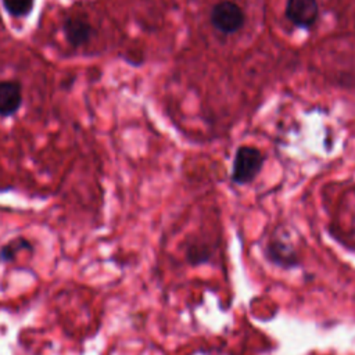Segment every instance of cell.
<instances>
[{
  "mask_svg": "<svg viewBox=\"0 0 355 355\" xmlns=\"http://www.w3.org/2000/svg\"><path fill=\"white\" fill-rule=\"evenodd\" d=\"M263 165L262 153L250 146H241L237 148L233 159L232 179L237 184H247L254 180Z\"/></svg>",
  "mask_w": 355,
  "mask_h": 355,
  "instance_id": "6da1fadb",
  "label": "cell"
},
{
  "mask_svg": "<svg viewBox=\"0 0 355 355\" xmlns=\"http://www.w3.org/2000/svg\"><path fill=\"white\" fill-rule=\"evenodd\" d=\"M245 21V15L240 6L230 0H222L216 3L211 11L212 25L222 33L237 32Z\"/></svg>",
  "mask_w": 355,
  "mask_h": 355,
  "instance_id": "7a4b0ae2",
  "label": "cell"
},
{
  "mask_svg": "<svg viewBox=\"0 0 355 355\" xmlns=\"http://www.w3.org/2000/svg\"><path fill=\"white\" fill-rule=\"evenodd\" d=\"M319 8L316 0H287L286 17L300 28H311L318 19Z\"/></svg>",
  "mask_w": 355,
  "mask_h": 355,
  "instance_id": "3957f363",
  "label": "cell"
},
{
  "mask_svg": "<svg viewBox=\"0 0 355 355\" xmlns=\"http://www.w3.org/2000/svg\"><path fill=\"white\" fill-rule=\"evenodd\" d=\"M22 103L21 85L17 80L0 82V116L14 115Z\"/></svg>",
  "mask_w": 355,
  "mask_h": 355,
  "instance_id": "277c9868",
  "label": "cell"
},
{
  "mask_svg": "<svg viewBox=\"0 0 355 355\" xmlns=\"http://www.w3.org/2000/svg\"><path fill=\"white\" fill-rule=\"evenodd\" d=\"M64 33L71 46L80 47L90 40L93 28L85 18L72 17L64 22Z\"/></svg>",
  "mask_w": 355,
  "mask_h": 355,
  "instance_id": "5b68a950",
  "label": "cell"
},
{
  "mask_svg": "<svg viewBox=\"0 0 355 355\" xmlns=\"http://www.w3.org/2000/svg\"><path fill=\"white\" fill-rule=\"evenodd\" d=\"M268 255L275 263L283 266H291L295 263V254L293 248L280 240H273L269 243Z\"/></svg>",
  "mask_w": 355,
  "mask_h": 355,
  "instance_id": "8992f818",
  "label": "cell"
},
{
  "mask_svg": "<svg viewBox=\"0 0 355 355\" xmlns=\"http://www.w3.org/2000/svg\"><path fill=\"white\" fill-rule=\"evenodd\" d=\"M3 6L12 17H25L32 11L33 0H3Z\"/></svg>",
  "mask_w": 355,
  "mask_h": 355,
  "instance_id": "52a82bcc",
  "label": "cell"
},
{
  "mask_svg": "<svg viewBox=\"0 0 355 355\" xmlns=\"http://www.w3.org/2000/svg\"><path fill=\"white\" fill-rule=\"evenodd\" d=\"M24 248H31L29 241H26L25 239H15L12 241H10L8 244H6L1 251H0V259L1 261H10L11 258L15 257V254Z\"/></svg>",
  "mask_w": 355,
  "mask_h": 355,
  "instance_id": "ba28073f",
  "label": "cell"
},
{
  "mask_svg": "<svg viewBox=\"0 0 355 355\" xmlns=\"http://www.w3.org/2000/svg\"><path fill=\"white\" fill-rule=\"evenodd\" d=\"M208 257H209V251L207 250V247L191 245L187 251V258L191 263H201V262L207 261Z\"/></svg>",
  "mask_w": 355,
  "mask_h": 355,
  "instance_id": "9c48e42d",
  "label": "cell"
}]
</instances>
